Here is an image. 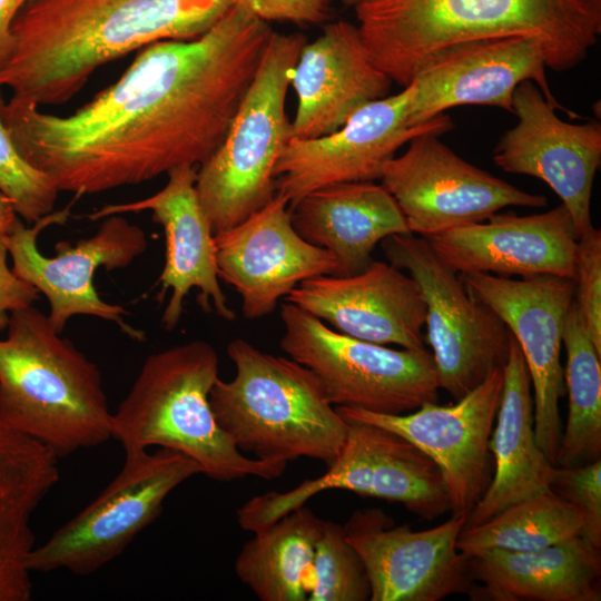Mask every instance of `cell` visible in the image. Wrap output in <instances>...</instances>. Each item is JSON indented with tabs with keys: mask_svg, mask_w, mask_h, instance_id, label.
Wrapping results in <instances>:
<instances>
[{
	"mask_svg": "<svg viewBox=\"0 0 601 601\" xmlns=\"http://www.w3.org/2000/svg\"><path fill=\"white\" fill-rule=\"evenodd\" d=\"M273 32L235 4L196 38L145 47L72 112L11 97L2 119L21 156L77 198L197 167L225 138Z\"/></svg>",
	"mask_w": 601,
	"mask_h": 601,
	"instance_id": "cell-1",
	"label": "cell"
},
{
	"mask_svg": "<svg viewBox=\"0 0 601 601\" xmlns=\"http://www.w3.org/2000/svg\"><path fill=\"white\" fill-rule=\"evenodd\" d=\"M235 0H27L0 88L40 108L73 98L105 65L158 41L196 38Z\"/></svg>",
	"mask_w": 601,
	"mask_h": 601,
	"instance_id": "cell-2",
	"label": "cell"
},
{
	"mask_svg": "<svg viewBox=\"0 0 601 601\" xmlns=\"http://www.w3.org/2000/svg\"><path fill=\"white\" fill-rule=\"evenodd\" d=\"M354 9L370 58L402 88L439 52L483 38L536 39L548 68L570 70L601 31L592 0H365Z\"/></svg>",
	"mask_w": 601,
	"mask_h": 601,
	"instance_id": "cell-3",
	"label": "cell"
},
{
	"mask_svg": "<svg viewBox=\"0 0 601 601\" xmlns=\"http://www.w3.org/2000/svg\"><path fill=\"white\" fill-rule=\"evenodd\" d=\"M0 338V423L58 457L112 439L98 366L29 306L10 313Z\"/></svg>",
	"mask_w": 601,
	"mask_h": 601,
	"instance_id": "cell-4",
	"label": "cell"
},
{
	"mask_svg": "<svg viewBox=\"0 0 601 601\" xmlns=\"http://www.w3.org/2000/svg\"><path fill=\"white\" fill-rule=\"evenodd\" d=\"M218 365L216 349L201 339L149 355L112 413V439L125 453L159 446L184 454L219 482L282 475L287 464L245 455L217 423L209 393Z\"/></svg>",
	"mask_w": 601,
	"mask_h": 601,
	"instance_id": "cell-5",
	"label": "cell"
},
{
	"mask_svg": "<svg viewBox=\"0 0 601 601\" xmlns=\"http://www.w3.org/2000/svg\"><path fill=\"white\" fill-rule=\"evenodd\" d=\"M227 355L235 376L216 380L209 403L236 446L268 462L308 457L331 464L342 450L348 423L315 374L244 338L233 339Z\"/></svg>",
	"mask_w": 601,
	"mask_h": 601,
	"instance_id": "cell-6",
	"label": "cell"
},
{
	"mask_svg": "<svg viewBox=\"0 0 601 601\" xmlns=\"http://www.w3.org/2000/svg\"><path fill=\"white\" fill-rule=\"evenodd\" d=\"M306 38L274 31L229 129L197 169L196 189L214 235L275 196V168L292 138L290 77Z\"/></svg>",
	"mask_w": 601,
	"mask_h": 601,
	"instance_id": "cell-7",
	"label": "cell"
},
{
	"mask_svg": "<svg viewBox=\"0 0 601 601\" xmlns=\"http://www.w3.org/2000/svg\"><path fill=\"white\" fill-rule=\"evenodd\" d=\"M279 315L280 348L315 374L335 407L405 414L437 402V372L426 348L393 349L349 337L289 302Z\"/></svg>",
	"mask_w": 601,
	"mask_h": 601,
	"instance_id": "cell-8",
	"label": "cell"
},
{
	"mask_svg": "<svg viewBox=\"0 0 601 601\" xmlns=\"http://www.w3.org/2000/svg\"><path fill=\"white\" fill-rule=\"evenodd\" d=\"M346 421L344 444L327 471L288 491H270L247 501L237 511L243 530L255 533L329 490L401 503L425 520L451 511L441 472L426 454L390 430Z\"/></svg>",
	"mask_w": 601,
	"mask_h": 601,
	"instance_id": "cell-9",
	"label": "cell"
},
{
	"mask_svg": "<svg viewBox=\"0 0 601 601\" xmlns=\"http://www.w3.org/2000/svg\"><path fill=\"white\" fill-rule=\"evenodd\" d=\"M201 473L190 457L159 447L126 453L118 475L89 505L31 551L29 570L96 572L119 554L162 510L166 497Z\"/></svg>",
	"mask_w": 601,
	"mask_h": 601,
	"instance_id": "cell-10",
	"label": "cell"
},
{
	"mask_svg": "<svg viewBox=\"0 0 601 601\" xmlns=\"http://www.w3.org/2000/svg\"><path fill=\"white\" fill-rule=\"evenodd\" d=\"M380 245L388 263L406 272L417 285L440 388L460 400L491 371L504 366L509 328L467 289L459 274L439 259L424 237L396 234Z\"/></svg>",
	"mask_w": 601,
	"mask_h": 601,
	"instance_id": "cell-11",
	"label": "cell"
},
{
	"mask_svg": "<svg viewBox=\"0 0 601 601\" xmlns=\"http://www.w3.org/2000/svg\"><path fill=\"white\" fill-rule=\"evenodd\" d=\"M69 215L70 205L32 226L16 220L2 237L13 272L45 295L50 307L48 317L58 332H63L72 316L90 315L112 322L130 338L142 341L145 333L126 322L128 312L99 296L93 277L98 268H126L144 254L148 246L145 231L121 215H112L102 218L92 236L75 244L61 240L53 257L43 255L37 245L39 234L48 226L65 224Z\"/></svg>",
	"mask_w": 601,
	"mask_h": 601,
	"instance_id": "cell-12",
	"label": "cell"
},
{
	"mask_svg": "<svg viewBox=\"0 0 601 601\" xmlns=\"http://www.w3.org/2000/svg\"><path fill=\"white\" fill-rule=\"evenodd\" d=\"M427 131L384 167L381 184L400 207L411 234L427 238L486 220L509 206L542 208L546 197L524 191L470 164Z\"/></svg>",
	"mask_w": 601,
	"mask_h": 601,
	"instance_id": "cell-13",
	"label": "cell"
},
{
	"mask_svg": "<svg viewBox=\"0 0 601 601\" xmlns=\"http://www.w3.org/2000/svg\"><path fill=\"white\" fill-rule=\"evenodd\" d=\"M411 87L374 100L338 129L311 139L290 138L275 168V191L292 206L319 188L381 179L385 165L414 137L453 128L445 112L420 125L408 124Z\"/></svg>",
	"mask_w": 601,
	"mask_h": 601,
	"instance_id": "cell-14",
	"label": "cell"
},
{
	"mask_svg": "<svg viewBox=\"0 0 601 601\" xmlns=\"http://www.w3.org/2000/svg\"><path fill=\"white\" fill-rule=\"evenodd\" d=\"M460 277L519 344L534 390L535 437L555 465L562 434L559 401L565 393L560 355L565 317L574 300V280L554 275L513 279L487 273Z\"/></svg>",
	"mask_w": 601,
	"mask_h": 601,
	"instance_id": "cell-15",
	"label": "cell"
},
{
	"mask_svg": "<svg viewBox=\"0 0 601 601\" xmlns=\"http://www.w3.org/2000/svg\"><path fill=\"white\" fill-rule=\"evenodd\" d=\"M466 514L413 531L381 510L355 511L343 526L370 581L372 601H439L470 589L469 558L456 542Z\"/></svg>",
	"mask_w": 601,
	"mask_h": 601,
	"instance_id": "cell-16",
	"label": "cell"
},
{
	"mask_svg": "<svg viewBox=\"0 0 601 601\" xmlns=\"http://www.w3.org/2000/svg\"><path fill=\"white\" fill-rule=\"evenodd\" d=\"M503 367L451 405L425 402L405 414L336 407L345 420L390 430L420 449L439 467L452 513H467L489 485V441L500 405Z\"/></svg>",
	"mask_w": 601,
	"mask_h": 601,
	"instance_id": "cell-17",
	"label": "cell"
},
{
	"mask_svg": "<svg viewBox=\"0 0 601 601\" xmlns=\"http://www.w3.org/2000/svg\"><path fill=\"white\" fill-rule=\"evenodd\" d=\"M512 114L518 122L494 147V164L544 181L569 210L579 238L593 227L590 205L601 164V124L562 120L532 81L515 88Z\"/></svg>",
	"mask_w": 601,
	"mask_h": 601,
	"instance_id": "cell-18",
	"label": "cell"
},
{
	"mask_svg": "<svg viewBox=\"0 0 601 601\" xmlns=\"http://www.w3.org/2000/svg\"><path fill=\"white\" fill-rule=\"evenodd\" d=\"M546 68L543 47L533 38L494 37L453 45L432 58L408 85V124L420 126L465 105L512 114L513 92L524 81L534 82L555 109H563L549 87Z\"/></svg>",
	"mask_w": 601,
	"mask_h": 601,
	"instance_id": "cell-19",
	"label": "cell"
},
{
	"mask_svg": "<svg viewBox=\"0 0 601 601\" xmlns=\"http://www.w3.org/2000/svg\"><path fill=\"white\" fill-rule=\"evenodd\" d=\"M214 238L218 277L240 295L247 319L273 313L302 282L335 274L334 257L298 235L279 194Z\"/></svg>",
	"mask_w": 601,
	"mask_h": 601,
	"instance_id": "cell-20",
	"label": "cell"
},
{
	"mask_svg": "<svg viewBox=\"0 0 601 601\" xmlns=\"http://www.w3.org/2000/svg\"><path fill=\"white\" fill-rule=\"evenodd\" d=\"M197 168L181 166L167 173L166 185L144 199L108 204L88 215L99 220L112 215L149 210L152 220L162 226L166 239L165 264L158 278L159 300L170 292L161 323L175 329L191 288L203 311L234 321L235 312L219 284L214 233L196 189Z\"/></svg>",
	"mask_w": 601,
	"mask_h": 601,
	"instance_id": "cell-21",
	"label": "cell"
},
{
	"mask_svg": "<svg viewBox=\"0 0 601 601\" xmlns=\"http://www.w3.org/2000/svg\"><path fill=\"white\" fill-rule=\"evenodd\" d=\"M486 220L425 239L439 259L460 275H554L574 280L578 235L563 204L525 216L497 211Z\"/></svg>",
	"mask_w": 601,
	"mask_h": 601,
	"instance_id": "cell-22",
	"label": "cell"
},
{
	"mask_svg": "<svg viewBox=\"0 0 601 601\" xmlns=\"http://www.w3.org/2000/svg\"><path fill=\"white\" fill-rule=\"evenodd\" d=\"M285 299L349 337L425 348L423 297L415 282L390 263L373 259L355 275L304 280Z\"/></svg>",
	"mask_w": 601,
	"mask_h": 601,
	"instance_id": "cell-23",
	"label": "cell"
},
{
	"mask_svg": "<svg viewBox=\"0 0 601 601\" xmlns=\"http://www.w3.org/2000/svg\"><path fill=\"white\" fill-rule=\"evenodd\" d=\"M392 81L370 58L356 24L336 21L300 49L290 77L292 138L327 135L363 106L390 95Z\"/></svg>",
	"mask_w": 601,
	"mask_h": 601,
	"instance_id": "cell-24",
	"label": "cell"
},
{
	"mask_svg": "<svg viewBox=\"0 0 601 601\" xmlns=\"http://www.w3.org/2000/svg\"><path fill=\"white\" fill-rule=\"evenodd\" d=\"M289 214L302 238L334 257V276L363 272L384 238L411 234L392 195L374 181L319 188L289 206Z\"/></svg>",
	"mask_w": 601,
	"mask_h": 601,
	"instance_id": "cell-25",
	"label": "cell"
},
{
	"mask_svg": "<svg viewBox=\"0 0 601 601\" xmlns=\"http://www.w3.org/2000/svg\"><path fill=\"white\" fill-rule=\"evenodd\" d=\"M495 418L489 441L494 476L467 513L465 526L480 524L519 501L551 490L556 469L535 437L531 377L512 334Z\"/></svg>",
	"mask_w": 601,
	"mask_h": 601,
	"instance_id": "cell-26",
	"label": "cell"
},
{
	"mask_svg": "<svg viewBox=\"0 0 601 601\" xmlns=\"http://www.w3.org/2000/svg\"><path fill=\"white\" fill-rule=\"evenodd\" d=\"M469 573L496 601L601 599L600 548L580 534L538 551H482L469 558Z\"/></svg>",
	"mask_w": 601,
	"mask_h": 601,
	"instance_id": "cell-27",
	"label": "cell"
},
{
	"mask_svg": "<svg viewBox=\"0 0 601 601\" xmlns=\"http://www.w3.org/2000/svg\"><path fill=\"white\" fill-rule=\"evenodd\" d=\"M58 456L0 423V601L31 599V515L59 481Z\"/></svg>",
	"mask_w": 601,
	"mask_h": 601,
	"instance_id": "cell-28",
	"label": "cell"
},
{
	"mask_svg": "<svg viewBox=\"0 0 601 601\" xmlns=\"http://www.w3.org/2000/svg\"><path fill=\"white\" fill-rule=\"evenodd\" d=\"M322 523L304 504L255 532L235 561L239 581L262 601L307 600Z\"/></svg>",
	"mask_w": 601,
	"mask_h": 601,
	"instance_id": "cell-29",
	"label": "cell"
},
{
	"mask_svg": "<svg viewBox=\"0 0 601 601\" xmlns=\"http://www.w3.org/2000/svg\"><path fill=\"white\" fill-rule=\"evenodd\" d=\"M562 344L569 403L555 466L573 467L594 462L601 454V354L589 338L574 300L565 317Z\"/></svg>",
	"mask_w": 601,
	"mask_h": 601,
	"instance_id": "cell-30",
	"label": "cell"
},
{
	"mask_svg": "<svg viewBox=\"0 0 601 601\" xmlns=\"http://www.w3.org/2000/svg\"><path fill=\"white\" fill-rule=\"evenodd\" d=\"M581 513L552 490L519 501L461 531L456 546L467 558L499 549L538 551L580 534Z\"/></svg>",
	"mask_w": 601,
	"mask_h": 601,
	"instance_id": "cell-31",
	"label": "cell"
},
{
	"mask_svg": "<svg viewBox=\"0 0 601 601\" xmlns=\"http://www.w3.org/2000/svg\"><path fill=\"white\" fill-rule=\"evenodd\" d=\"M371 587L365 566L346 540L343 525L323 520L315 545L308 601H366Z\"/></svg>",
	"mask_w": 601,
	"mask_h": 601,
	"instance_id": "cell-32",
	"label": "cell"
},
{
	"mask_svg": "<svg viewBox=\"0 0 601 601\" xmlns=\"http://www.w3.org/2000/svg\"><path fill=\"white\" fill-rule=\"evenodd\" d=\"M0 95V191L26 223H36L55 210L58 188L45 173L19 152L2 119Z\"/></svg>",
	"mask_w": 601,
	"mask_h": 601,
	"instance_id": "cell-33",
	"label": "cell"
},
{
	"mask_svg": "<svg viewBox=\"0 0 601 601\" xmlns=\"http://www.w3.org/2000/svg\"><path fill=\"white\" fill-rule=\"evenodd\" d=\"M574 285L583 327L601 354V230L594 226L578 238Z\"/></svg>",
	"mask_w": 601,
	"mask_h": 601,
	"instance_id": "cell-34",
	"label": "cell"
},
{
	"mask_svg": "<svg viewBox=\"0 0 601 601\" xmlns=\"http://www.w3.org/2000/svg\"><path fill=\"white\" fill-rule=\"evenodd\" d=\"M551 490L582 515L580 535L601 548V460L573 466H556Z\"/></svg>",
	"mask_w": 601,
	"mask_h": 601,
	"instance_id": "cell-35",
	"label": "cell"
},
{
	"mask_svg": "<svg viewBox=\"0 0 601 601\" xmlns=\"http://www.w3.org/2000/svg\"><path fill=\"white\" fill-rule=\"evenodd\" d=\"M235 4L268 23L318 24L328 17L327 0H235Z\"/></svg>",
	"mask_w": 601,
	"mask_h": 601,
	"instance_id": "cell-36",
	"label": "cell"
},
{
	"mask_svg": "<svg viewBox=\"0 0 601 601\" xmlns=\"http://www.w3.org/2000/svg\"><path fill=\"white\" fill-rule=\"evenodd\" d=\"M8 249L0 238V332L7 328L11 312L32 306L39 296L35 286L8 266Z\"/></svg>",
	"mask_w": 601,
	"mask_h": 601,
	"instance_id": "cell-37",
	"label": "cell"
},
{
	"mask_svg": "<svg viewBox=\"0 0 601 601\" xmlns=\"http://www.w3.org/2000/svg\"><path fill=\"white\" fill-rule=\"evenodd\" d=\"M27 0H0V66L11 46V28L14 18Z\"/></svg>",
	"mask_w": 601,
	"mask_h": 601,
	"instance_id": "cell-38",
	"label": "cell"
},
{
	"mask_svg": "<svg viewBox=\"0 0 601 601\" xmlns=\"http://www.w3.org/2000/svg\"><path fill=\"white\" fill-rule=\"evenodd\" d=\"M18 218L11 201L0 191V238L10 231Z\"/></svg>",
	"mask_w": 601,
	"mask_h": 601,
	"instance_id": "cell-39",
	"label": "cell"
},
{
	"mask_svg": "<svg viewBox=\"0 0 601 601\" xmlns=\"http://www.w3.org/2000/svg\"><path fill=\"white\" fill-rule=\"evenodd\" d=\"M338 1H341L344 6L355 8L357 4H359L361 2L365 0H338Z\"/></svg>",
	"mask_w": 601,
	"mask_h": 601,
	"instance_id": "cell-40",
	"label": "cell"
},
{
	"mask_svg": "<svg viewBox=\"0 0 601 601\" xmlns=\"http://www.w3.org/2000/svg\"><path fill=\"white\" fill-rule=\"evenodd\" d=\"M594 1L597 4L601 6V0H592Z\"/></svg>",
	"mask_w": 601,
	"mask_h": 601,
	"instance_id": "cell-41",
	"label": "cell"
}]
</instances>
